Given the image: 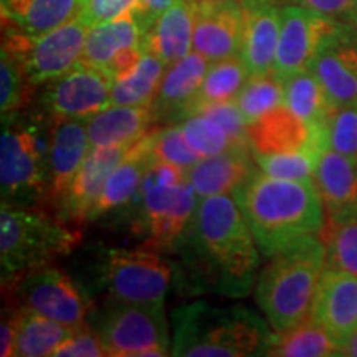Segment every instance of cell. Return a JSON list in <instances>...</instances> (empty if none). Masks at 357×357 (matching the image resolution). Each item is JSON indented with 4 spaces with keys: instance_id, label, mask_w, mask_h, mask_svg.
<instances>
[{
    "instance_id": "ee69618b",
    "label": "cell",
    "mask_w": 357,
    "mask_h": 357,
    "mask_svg": "<svg viewBox=\"0 0 357 357\" xmlns=\"http://www.w3.org/2000/svg\"><path fill=\"white\" fill-rule=\"evenodd\" d=\"M20 310L6 301L2 310V326H0V356L10 357L15 349L17 328H19Z\"/></svg>"
},
{
    "instance_id": "44dd1931",
    "label": "cell",
    "mask_w": 357,
    "mask_h": 357,
    "mask_svg": "<svg viewBox=\"0 0 357 357\" xmlns=\"http://www.w3.org/2000/svg\"><path fill=\"white\" fill-rule=\"evenodd\" d=\"M91 151L86 121L68 119L55 123L48 159V211L55 212L66 189Z\"/></svg>"
},
{
    "instance_id": "7a4b0ae2",
    "label": "cell",
    "mask_w": 357,
    "mask_h": 357,
    "mask_svg": "<svg viewBox=\"0 0 357 357\" xmlns=\"http://www.w3.org/2000/svg\"><path fill=\"white\" fill-rule=\"evenodd\" d=\"M234 197L266 257L324 229L326 208L314 181L271 177L258 169Z\"/></svg>"
},
{
    "instance_id": "4fadbf2b",
    "label": "cell",
    "mask_w": 357,
    "mask_h": 357,
    "mask_svg": "<svg viewBox=\"0 0 357 357\" xmlns=\"http://www.w3.org/2000/svg\"><path fill=\"white\" fill-rule=\"evenodd\" d=\"M336 25V19L310 8L294 3L281 7L280 40L273 65L275 77L287 79L310 68L319 45Z\"/></svg>"
},
{
    "instance_id": "f1b7e54d",
    "label": "cell",
    "mask_w": 357,
    "mask_h": 357,
    "mask_svg": "<svg viewBox=\"0 0 357 357\" xmlns=\"http://www.w3.org/2000/svg\"><path fill=\"white\" fill-rule=\"evenodd\" d=\"M263 356L329 357L341 356V344L318 321L307 318L287 331H273Z\"/></svg>"
},
{
    "instance_id": "ac0fdd59",
    "label": "cell",
    "mask_w": 357,
    "mask_h": 357,
    "mask_svg": "<svg viewBox=\"0 0 357 357\" xmlns=\"http://www.w3.org/2000/svg\"><path fill=\"white\" fill-rule=\"evenodd\" d=\"M243 33L240 58L250 77L273 73L281 29V7L273 0H240Z\"/></svg>"
},
{
    "instance_id": "2e32d148",
    "label": "cell",
    "mask_w": 357,
    "mask_h": 357,
    "mask_svg": "<svg viewBox=\"0 0 357 357\" xmlns=\"http://www.w3.org/2000/svg\"><path fill=\"white\" fill-rule=\"evenodd\" d=\"M129 146L91 147L77 176L66 189L63 199L58 204L55 213L73 225L86 223L100 199L106 181L114 167L126 155Z\"/></svg>"
},
{
    "instance_id": "d590c367",
    "label": "cell",
    "mask_w": 357,
    "mask_h": 357,
    "mask_svg": "<svg viewBox=\"0 0 357 357\" xmlns=\"http://www.w3.org/2000/svg\"><path fill=\"white\" fill-rule=\"evenodd\" d=\"M324 149L307 147V149L291 151V153L253 155H255L260 171L268 174V176L291 178V181H314L316 167H318L319 158Z\"/></svg>"
},
{
    "instance_id": "9c48e42d",
    "label": "cell",
    "mask_w": 357,
    "mask_h": 357,
    "mask_svg": "<svg viewBox=\"0 0 357 357\" xmlns=\"http://www.w3.org/2000/svg\"><path fill=\"white\" fill-rule=\"evenodd\" d=\"M3 301L35 312L71 329L89 324L95 307L88 294L68 273L53 265L33 268L2 284Z\"/></svg>"
},
{
    "instance_id": "8d00e7d4",
    "label": "cell",
    "mask_w": 357,
    "mask_h": 357,
    "mask_svg": "<svg viewBox=\"0 0 357 357\" xmlns=\"http://www.w3.org/2000/svg\"><path fill=\"white\" fill-rule=\"evenodd\" d=\"M178 124L182 126L187 142L200 158H211V155L222 154L229 149H235V147H252L236 144L230 134L207 114H190Z\"/></svg>"
},
{
    "instance_id": "836d02e7",
    "label": "cell",
    "mask_w": 357,
    "mask_h": 357,
    "mask_svg": "<svg viewBox=\"0 0 357 357\" xmlns=\"http://www.w3.org/2000/svg\"><path fill=\"white\" fill-rule=\"evenodd\" d=\"M319 236L326 248V266L357 276V215L326 217Z\"/></svg>"
},
{
    "instance_id": "d4e9b609",
    "label": "cell",
    "mask_w": 357,
    "mask_h": 357,
    "mask_svg": "<svg viewBox=\"0 0 357 357\" xmlns=\"http://www.w3.org/2000/svg\"><path fill=\"white\" fill-rule=\"evenodd\" d=\"M194 25L195 0H176L146 30L142 48L167 66L176 63L194 50Z\"/></svg>"
},
{
    "instance_id": "9a60e30c",
    "label": "cell",
    "mask_w": 357,
    "mask_h": 357,
    "mask_svg": "<svg viewBox=\"0 0 357 357\" xmlns=\"http://www.w3.org/2000/svg\"><path fill=\"white\" fill-rule=\"evenodd\" d=\"M242 33L240 0H195V52L211 61L240 55Z\"/></svg>"
},
{
    "instance_id": "d6a6232c",
    "label": "cell",
    "mask_w": 357,
    "mask_h": 357,
    "mask_svg": "<svg viewBox=\"0 0 357 357\" xmlns=\"http://www.w3.org/2000/svg\"><path fill=\"white\" fill-rule=\"evenodd\" d=\"M75 329L63 326L56 321L22 311L19 328H17L15 349L13 356L20 357H43L53 356L56 347L71 336Z\"/></svg>"
},
{
    "instance_id": "e575fe53",
    "label": "cell",
    "mask_w": 357,
    "mask_h": 357,
    "mask_svg": "<svg viewBox=\"0 0 357 357\" xmlns=\"http://www.w3.org/2000/svg\"><path fill=\"white\" fill-rule=\"evenodd\" d=\"M235 101L247 124L255 123L283 105V79L273 73L250 77Z\"/></svg>"
},
{
    "instance_id": "bcb514c9",
    "label": "cell",
    "mask_w": 357,
    "mask_h": 357,
    "mask_svg": "<svg viewBox=\"0 0 357 357\" xmlns=\"http://www.w3.org/2000/svg\"><path fill=\"white\" fill-rule=\"evenodd\" d=\"M341 356L357 357V331L352 333L341 346Z\"/></svg>"
},
{
    "instance_id": "30bf717a",
    "label": "cell",
    "mask_w": 357,
    "mask_h": 357,
    "mask_svg": "<svg viewBox=\"0 0 357 357\" xmlns=\"http://www.w3.org/2000/svg\"><path fill=\"white\" fill-rule=\"evenodd\" d=\"M98 287L105 300L164 306L172 280L167 260L151 248H106L100 257Z\"/></svg>"
},
{
    "instance_id": "c3c4849f",
    "label": "cell",
    "mask_w": 357,
    "mask_h": 357,
    "mask_svg": "<svg viewBox=\"0 0 357 357\" xmlns=\"http://www.w3.org/2000/svg\"><path fill=\"white\" fill-rule=\"evenodd\" d=\"M273 2H283V0H273Z\"/></svg>"
},
{
    "instance_id": "b9f144b4",
    "label": "cell",
    "mask_w": 357,
    "mask_h": 357,
    "mask_svg": "<svg viewBox=\"0 0 357 357\" xmlns=\"http://www.w3.org/2000/svg\"><path fill=\"white\" fill-rule=\"evenodd\" d=\"M136 3L137 0H86L78 19L89 29L134 10Z\"/></svg>"
},
{
    "instance_id": "cb8c5ba5",
    "label": "cell",
    "mask_w": 357,
    "mask_h": 357,
    "mask_svg": "<svg viewBox=\"0 0 357 357\" xmlns=\"http://www.w3.org/2000/svg\"><path fill=\"white\" fill-rule=\"evenodd\" d=\"M326 217L357 215V158L326 147L314 174Z\"/></svg>"
},
{
    "instance_id": "74e56055",
    "label": "cell",
    "mask_w": 357,
    "mask_h": 357,
    "mask_svg": "<svg viewBox=\"0 0 357 357\" xmlns=\"http://www.w3.org/2000/svg\"><path fill=\"white\" fill-rule=\"evenodd\" d=\"M35 88L20 65L8 55L6 50H0V113L2 116L26 109L32 105Z\"/></svg>"
},
{
    "instance_id": "52a82bcc",
    "label": "cell",
    "mask_w": 357,
    "mask_h": 357,
    "mask_svg": "<svg viewBox=\"0 0 357 357\" xmlns=\"http://www.w3.org/2000/svg\"><path fill=\"white\" fill-rule=\"evenodd\" d=\"M199 197L187 171L154 159L134 205L131 230L146 248L164 253L177 250L197 208Z\"/></svg>"
},
{
    "instance_id": "5bb4252c",
    "label": "cell",
    "mask_w": 357,
    "mask_h": 357,
    "mask_svg": "<svg viewBox=\"0 0 357 357\" xmlns=\"http://www.w3.org/2000/svg\"><path fill=\"white\" fill-rule=\"evenodd\" d=\"M307 70L323 84L334 108L357 102V26L337 22Z\"/></svg>"
},
{
    "instance_id": "3957f363",
    "label": "cell",
    "mask_w": 357,
    "mask_h": 357,
    "mask_svg": "<svg viewBox=\"0 0 357 357\" xmlns=\"http://www.w3.org/2000/svg\"><path fill=\"white\" fill-rule=\"evenodd\" d=\"M326 248L319 235L298 240L271 255L257 278L255 298L273 331H287L311 318Z\"/></svg>"
},
{
    "instance_id": "484cf974",
    "label": "cell",
    "mask_w": 357,
    "mask_h": 357,
    "mask_svg": "<svg viewBox=\"0 0 357 357\" xmlns=\"http://www.w3.org/2000/svg\"><path fill=\"white\" fill-rule=\"evenodd\" d=\"M86 0H0L2 29L40 35L78 19Z\"/></svg>"
},
{
    "instance_id": "ab89813d",
    "label": "cell",
    "mask_w": 357,
    "mask_h": 357,
    "mask_svg": "<svg viewBox=\"0 0 357 357\" xmlns=\"http://www.w3.org/2000/svg\"><path fill=\"white\" fill-rule=\"evenodd\" d=\"M328 147L357 158V102L333 111L326 126Z\"/></svg>"
},
{
    "instance_id": "e0dca14e",
    "label": "cell",
    "mask_w": 357,
    "mask_h": 357,
    "mask_svg": "<svg viewBox=\"0 0 357 357\" xmlns=\"http://www.w3.org/2000/svg\"><path fill=\"white\" fill-rule=\"evenodd\" d=\"M208 66L211 60L195 50L167 66L158 96L151 105L155 123L178 124L184 121L190 114Z\"/></svg>"
},
{
    "instance_id": "8992f818",
    "label": "cell",
    "mask_w": 357,
    "mask_h": 357,
    "mask_svg": "<svg viewBox=\"0 0 357 357\" xmlns=\"http://www.w3.org/2000/svg\"><path fill=\"white\" fill-rule=\"evenodd\" d=\"M82 230L43 207L3 204L0 208L2 284L33 268L52 265L82 243Z\"/></svg>"
},
{
    "instance_id": "603a6c76",
    "label": "cell",
    "mask_w": 357,
    "mask_h": 357,
    "mask_svg": "<svg viewBox=\"0 0 357 357\" xmlns=\"http://www.w3.org/2000/svg\"><path fill=\"white\" fill-rule=\"evenodd\" d=\"M258 169L252 147H235L222 154L202 158L187 171V178L200 200L235 192Z\"/></svg>"
},
{
    "instance_id": "d6986e66",
    "label": "cell",
    "mask_w": 357,
    "mask_h": 357,
    "mask_svg": "<svg viewBox=\"0 0 357 357\" xmlns=\"http://www.w3.org/2000/svg\"><path fill=\"white\" fill-rule=\"evenodd\" d=\"M248 139L253 154H278L307 147H328L326 129H316L281 105L248 124Z\"/></svg>"
},
{
    "instance_id": "7c38bea8",
    "label": "cell",
    "mask_w": 357,
    "mask_h": 357,
    "mask_svg": "<svg viewBox=\"0 0 357 357\" xmlns=\"http://www.w3.org/2000/svg\"><path fill=\"white\" fill-rule=\"evenodd\" d=\"M111 82L106 73L79 61L70 71L43 84L38 108L53 123L83 119L100 113L111 105Z\"/></svg>"
},
{
    "instance_id": "60d3db41",
    "label": "cell",
    "mask_w": 357,
    "mask_h": 357,
    "mask_svg": "<svg viewBox=\"0 0 357 357\" xmlns=\"http://www.w3.org/2000/svg\"><path fill=\"white\" fill-rule=\"evenodd\" d=\"M108 356L105 342L91 324L75 329L66 341L56 347L53 357H105Z\"/></svg>"
},
{
    "instance_id": "7dc6e473",
    "label": "cell",
    "mask_w": 357,
    "mask_h": 357,
    "mask_svg": "<svg viewBox=\"0 0 357 357\" xmlns=\"http://www.w3.org/2000/svg\"><path fill=\"white\" fill-rule=\"evenodd\" d=\"M349 20L352 22V24H354V26H357V6L354 8V12H352V15H351Z\"/></svg>"
},
{
    "instance_id": "1f68e13d",
    "label": "cell",
    "mask_w": 357,
    "mask_h": 357,
    "mask_svg": "<svg viewBox=\"0 0 357 357\" xmlns=\"http://www.w3.org/2000/svg\"><path fill=\"white\" fill-rule=\"evenodd\" d=\"M248 78L250 71L240 55L211 61V66L205 73L202 86L199 89V95L195 98L190 114H194L195 111L204 108V106L235 101Z\"/></svg>"
},
{
    "instance_id": "f35d334b",
    "label": "cell",
    "mask_w": 357,
    "mask_h": 357,
    "mask_svg": "<svg viewBox=\"0 0 357 357\" xmlns=\"http://www.w3.org/2000/svg\"><path fill=\"white\" fill-rule=\"evenodd\" d=\"M154 159L189 171L199 162L200 155L187 142L181 124H171L169 128H159L153 142Z\"/></svg>"
},
{
    "instance_id": "83f0119b",
    "label": "cell",
    "mask_w": 357,
    "mask_h": 357,
    "mask_svg": "<svg viewBox=\"0 0 357 357\" xmlns=\"http://www.w3.org/2000/svg\"><path fill=\"white\" fill-rule=\"evenodd\" d=\"M144 33V29L134 10L124 13L118 19L89 26L82 61L105 73L119 52L132 47H142Z\"/></svg>"
},
{
    "instance_id": "5b68a950",
    "label": "cell",
    "mask_w": 357,
    "mask_h": 357,
    "mask_svg": "<svg viewBox=\"0 0 357 357\" xmlns=\"http://www.w3.org/2000/svg\"><path fill=\"white\" fill-rule=\"evenodd\" d=\"M53 126L55 123L40 108L2 116L0 182L3 204L47 207Z\"/></svg>"
},
{
    "instance_id": "ffe728a7",
    "label": "cell",
    "mask_w": 357,
    "mask_h": 357,
    "mask_svg": "<svg viewBox=\"0 0 357 357\" xmlns=\"http://www.w3.org/2000/svg\"><path fill=\"white\" fill-rule=\"evenodd\" d=\"M311 318L324 326L339 344L357 331V276L324 268Z\"/></svg>"
},
{
    "instance_id": "f6af8a7d",
    "label": "cell",
    "mask_w": 357,
    "mask_h": 357,
    "mask_svg": "<svg viewBox=\"0 0 357 357\" xmlns=\"http://www.w3.org/2000/svg\"><path fill=\"white\" fill-rule=\"evenodd\" d=\"M174 2H176V0H137L136 7H134V13H136V17L139 19L144 32L155 20H158L159 15H162V13L172 6Z\"/></svg>"
},
{
    "instance_id": "277c9868",
    "label": "cell",
    "mask_w": 357,
    "mask_h": 357,
    "mask_svg": "<svg viewBox=\"0 0 357 357\" xmlns=\"http://www.w3.org/2000/svg\"><path fill=\"white\" fill-rule=\"evenodd\" d=\"M172 356H263L271 326L242 306L217 307L204 301L172 312Z\"/></svg>"
},
{
    "instance_id": "8fae6325",
    "label": "cell",
    "mask_w": 357,
    "mask_h": 357,
    "mask_svg": "<svg viewBox=\"0 0 357 357\" xmlns=\"http://www.w3.org/2000/svg\"><path fill=\"white\" fill-rule=\"evenodd\" d=\"M86 33L88 26L79 19L40 35L2 29V50L20 65L33 86H42L82 61Z\"/></svg>"
},
{
    "instance_id": "7bdbcfd3",
    "label": "cell",
    "mask_w": 357,
    "mask_h": 357,
    "mask_svg": "<svg viewBox=\"0 0 357 357\" xmlns=\"http://www.w3.org/2000/svg\"><path fill=\"white\" fill-rule=\"evenodd\" d=\"M283 2L310 8V10L323 13V15H328L336 20H349L357 6V0H283Z\"/></svg>"
},
{
    "instance_id": "ba28073f",
    "label": "cell",
    "mask_w": 357,
    "mask_h": 357,
    "mask_svg": "<svg viewBox=\"0 0 357 357\" xmlns=\"http://www.w3.org/2000/svg\"><path fill=\"white\" fill-rule=\"evenodd\" d=\"M89 324L113 357H159L172 354V339L164 306L105 300L93 310Z\"/></svg>"
},
{
    "instance_id": "4316f807",
    "label": "cell",
    "mask_w": 357,
    "mask_h": 357,
    "mask_svg": "<svg viewBox=\"0 0 357 357\" xmlns=\"http://www.w3.org/2000/svg\"><path fill=\"white\" fill-rule=\"evenodd\" d=\"M158 126L151 106L109 105L86 121L91 147L131 146Z\"/></svg>"
},
{
    "instance_id": "4dcf8cb0",
    "label": "cell",
    "mask_w": 357,
    "mask_h": 357,
    "mask_svg": "<svg viewBox=\"0 0 357 357\" xmlns=\"http://www.w3.org/2000/svg\"><path fill=\"white\" fill-rule=\"evenodd\" d=\"M167 65L154 53L144 52L137 65L111 86V105L151 106L158 96Z\"/></svg>"
},
{
    "instance_id": "f546056e",
    "label": "cell",
    "mask_w": 357,
    "mask_h": 357,
    "mask_svg": "<svg viewBox=\"0 0 357 357\" xmlns=\"http://www.w3.org/2000/svg\"><path fill=\"white\" fill-rule=\"evenodd\" d=\"M283 105L316 129H326L333 111L336 109L311 70L300 71L283 79Z\"/></svg>"
},
{
    "instance_id": "6da1fadb",
    "label": "cell",
    "mask_w": 357,
    "mask_h": 357,
    "mask_svg": "<svg viewBox=\"0 0 357 357\" xmlns=\"http://www.w3.org/2000/svg\"><path fill=\"white\" fill-rule=\"evenodd\" d=\"M190 275V287L222 296L252 291L258 266L257 240L235 197L200 199L177 250Z\"/></svg>"
},
{
    "instance_id": "7402d4cb",
    "label": "cell",
    "mask_w": 357,
    "mask_h": 357,
    "mask_svg": "<svg viewBox=\"0 0 357 357\" xmlns=\"http://www.w3.org/2000/svg\"><path fill=\"white\" fill-rule=\"evenodd\" d=\"M158 129L159 128H154L144 137L129 146L126 155L109 174L100 199L89 213L88 222H95L102 215H108L109 212L124 208L136 199L154 160L153 142Z\"/></svg>"
}]
</instances>
